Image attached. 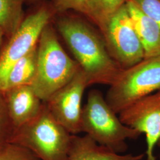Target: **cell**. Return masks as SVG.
Here are the masks:
<instances>
[{
    "instance_id": "1",
    "label": "cell",
    "mask_w": 160,
    "mask_h": 160,
    "mask_svg": "<svg viewBox=\"0 0 160 160\" xmlns=\"http://www.w3.org/2000/svg\"><path fill=\"white\" fill-rule=\"evenodd\" d=\"M56 27L84 72L89 86H111L123 69L109 54L103 38L84 20L74 16L58 17Z\"/></svg>"
},
{
    "instance_id": "2",
    "label": "cell",
    "mask_w": 160,
    "mask_h": 160,
    "mask_svg": "<svg viewBox=\"0 0 160 160\" xmlns=\"http://www.w3.org/2000/svg\"><path fill=\"white\" fill-rule=\"evenodd\" d=\"M37 51L36 75L31 86L42 101L45 102L72 80L81 67L65 51L50 24L40 34Z\"/></svg>"
},
{
    "instance_id": "3",
    "label": "cell",
    "mask_w": 160,
    "mask_h": 160,
    "mask_svg": "<svg viewBox=\"0 0 160 160\" xmlns=\"http://www.w3.org/2000/svg\"><path fill=\"white\" fill-rule=\"evenodd\" d=\"M117 114L102 92L92 90L82 109L81 131L98 145L123 154L128 149L126 140L136 139L141 133L124 125Z\"/></svg>"
},
{
    "instance_id": "4",
    "label": "cell",
    "mask_w": 160,
    "mask_h": 160,
    "mask_svg": "<svg viewBox=\"0 0 160 160\" xmlns=\"http://www.w3.org/2000/svg\"><path fill=\"white\" fill-rule=\"evenodd\" d=\"M72 135L43 102L39 114L16 129L9 143L28 149L40 160H69Z\"/></svg>"
},
{
    "instance_id": "5",
    "label": "cell",
    "mask_w": 160,
    "mask_h": 160,
    "mask_svg": "<svg viewBox=\"0 0 160 160\" xmlns=\"http://www.w3.org/2000/svg\"><path fill=\"white\" fill-rule=\"evenodd\" d=\"M160 90V55L144 58L122 71L110 86L105 98L119 114L139 99Z\"/></svg>"
},
{
    "instance_id": "6",
    "label": "cell",
    "mask_w": 160,
    "mask_h": 160,
    "mask_svg": "<svg viewBox=\"0 0 160 160\" xmlns=\"http://www.w3.org/2000/svg\"><path fill=\"white\" fill-rule=\"evenodd\" d=\"M98 27L109 54L123 69L129 68L144 59L143 47L126 4Z\"/></svg>"
},
{
    "instance_id": "7",
    "label": "cell",
    "mask_w": 160,
    "mask_h": 160,
    "mask_svg": "<svg viewBox=\"0 0 160 160\" xmlns=\"http://www.w3.org/2000/svg\"><path fill=\"white\" fill-rule=\"evenodd\" d=\"M54 14L52 7H40L26 17L0 52V88L10 69L38 45L40 34Z\"/></svg>"
},
{
    "instance_id": "8",
    "label": "cell",
    "mask_w": 160,
    "mask_h": 160,
    "mask_svg": "<svg viewBox=\"0 0 160 160\" xmlns=\"http://www.w3.org/2000/svg\"><path fill=\"white\" fill-rule=\"evenodd\" d=\"M89 84L80 68L72 79L55 92L45 102L55 119L72 135L81 131L82 98Z\"/></svg>"
},
{
    "instance_id": "9",
    "label": "cell",
    "mask_w": 160,
    "mask_h": 160,
    "mask_svg": "<svg viewBox=\"0 0 160 160\" xmlns=\"http://www.w3.org/2000/svg\"><path fill=\"white\" fill-rule=\"evenodd\" d=\"M119 114L124 125L145 134L147 159L156 160L154 151L160 139V90L139 99Z\"/></svg>"
},
{
    "instance_id": "10",
    "label": "cell",
    "mask_w": 160,
    "mask_h": 160,
    "mask_svg": "<svg viewBox=\"0 0 160 160\" xmlns=\"http://www.w3.org/2000/svg\"><path fill=\"white\" fill-rule=\"evenodd\" d=\"M2 92L15 129L33 119L43 107V102L30 85L18 86Z\"/></svg>"
},
{
    "instance_id": "11",
    "label": "cell",
    "mask_w": 160,
    "mask_h": 160,
    "mask_svg": "<svg viewBox=\"0 0 160 160\" xmlns=\"http://www.w3.org/2000/svg\"><path fill=\"white\" fill-rule=\"evenodd\" d=\"M126 7L138 36L143 47L145 58L160 55V28L145 14L131 0H128Z\"/></svg>"
},
{
    "instance_id": "12",
    "label": "cell",
    "mask_w": 160,
    "mask_h": 160,
    "mask_svg": "<svg viewBox=\"0 0 160 160\" xmlns=\"http://www.w3.org/2000/svg\"><path fill=\"white\" fill-rule=\"evenodd\" d=\"M145 155L119 154L98 145L86 135H72L69 160H142Z\"/></svg>"
},
{
    "instance_id": "13",
    "label": "cell",
    "mask_w": 160,
    "mask_h": 160,
    "mask_svg": "<svg viewBox=\"0 0 160 160\" xmlns=\"http://www.w3.org/2000/svg\"><path fill=\"white\" fill-rule=\"evenodd\" d=\"M37 59L36 45L10 69L0 88V91L3 92L18 86H31L36 75Z\"/></svg>"
},
{
    "instance_id": "14",
    "label": "cell",
    "mask_w": 160,
    "mask_h": 160,
    "mask_svg": "<svg viewBox=\"0 0 160 160\" xmlns=\"http://www.w3.org/2000/svg\"><path fill=\"white\" fill-rule=\"evenodd\" d=\"M24 3L26 0H0V28L7 39L17 32L26 18Z\"/></svg>"
},
{
    "instance_id": "15",
    "label": "cell",
    "mask_w": 160,
    "mask_h": 160,
    "mask_svg": "<svg viewBox=\"0 0 160 160\" xmlns=\"http://www.w3.org/2000/svg\"><path fill=\"white\" fill-rule=\"evenodd\" d=\"M128 0H92V21L99 26Z\"/></svg>"
},
{
    "instance_id": "16",
    "label": "cell",
    "mask_w": 160,
    "mask_h": 160,
    "mask_svg": "<svg viewBox=\"0 0 160 160\" xmlns=\"http://www.w3.org/2000/svg\"><path fill=\"white\" fill-rule=\"evenodd\" d=\"M54 13L63 14L68 10L80 12L92 20V0H52Z\"/></svg>"
},
{
    "instance_id": "17",
    "label": "cell",
    "mask_w": 160,
    "mask_h": 160,
    "mask_svg": "<svg viewBox=\"0 0 160 160\" xmlns=\"http://www.w3.org/2000/svg\"><path fill=\"white\" fill-rule=\"evenodd\" d=\"M15 129L7 108L3 92L0 91V149L10 142Z\"/></svg>"
},
{
    "instance_id": "18",
    "label": "cell",
    "mask_w": 160,
    "mask_h": 160,
    "mask_svg": "<svg viewBox=\"0 0 160 160\" xmlns=\"http://www.w3.org/2000/svg\"><path fill=\"white\" fill-rule=\"evenodd\" d=\"M0 160H40L28 149L8 143L0 149Z\"/></svg>"
},
{
    "instance_id": "19",
    "label": "cell",
    "mask_w": 160,
    "mask_h": 160,
    "mask_svg": "<svg viewBox=\"0 0 160 160\" xmlns=\"http://www.w3.org/2000/svg\"><path fill=\"white\" fill-rule=\"evenodd\" d=\"M160 28V0H131Z\"/></svg>"
},
{
    "instance_id": "20",
    "label": "cell",
    "mask_w": 160,
    "mask_h": 160,
    "mask_svg": "<svg viewBox=\"0 0 160 160\" xmlns=\"http://www.w3.org/2000/svg\"><path fill=\"white\" fill-rule=\"evenodd\" d=\"M4 38H6L4 33L2 31V30L0 28V49H1L2 45V42H3V40H4Z\"/></svg>"
},
{
    "instance_id": "21",
    "label": "cell",
    "mask_w": 160,
    "mask_h": 160,
    "mask_svg": "<svg viewBox=\"0 0 160 160\" xmlns=\"http://www.w3.org/2000/svg\"><path fill=\"white\" fill-rule=\"evenodd\" d=\"M42 0H26V3L29 4H36L40 2Z\"/></svg>"
},
{
    "instance_id": "22",
    "label": "cell",
    "mask_w": 160,
    "mask_h": 160,
    "mask_svg": "<svg viewBox=\"0 0 160 160\" xmlns=\"http://www.w3.org/2000/svg\"><path fill=\"white\" fill-rule=\"evenodd\" d=\"M157 144H158V146H159V147H160V140H159V141H158V142Z\"/></svg>"
}]
</instances>
